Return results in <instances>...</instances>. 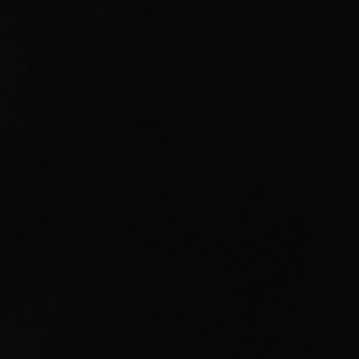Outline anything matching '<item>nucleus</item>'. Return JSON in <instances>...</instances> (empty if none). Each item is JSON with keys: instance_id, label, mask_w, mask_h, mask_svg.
I'll return each mask as SVG.
<instances>
[]
</instances>
